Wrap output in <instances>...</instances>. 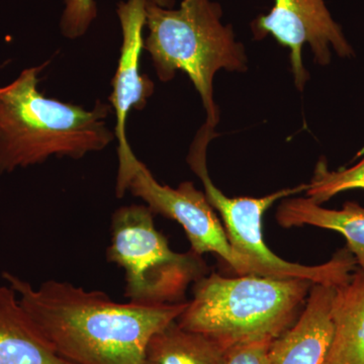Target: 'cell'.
<instances>
[{
	"instance_id": "cell-1",
	"label": "cell",
	"mask_w": 364,
	"mask_h": 364,
	"mask_svg": "<svg viewBox=\"0 0 364 364\" xmlns=\"http://www.w3.org/2000/svg\"><path fill=\"white\" fill-rule=\"evenodd\" d=\"M2 279L54 351L74 364H144L150 339L188 306L117 303L69 282L48 280L35 287L13 273Z\"/></svg>"
},
{
	"instance_id": "cell-2",
	"label": "cell",
	"mask_w": 364,
	"mask_h": 364,
	"mask_svg": "<svg viewBox=\"0 0 364 364\" xmlns=\"http://www.w3.org/2000/svg\"><path fill=\"white\" fill-rule=\"evenodd\" d=\"M46 66L25 69L0 87V174L51 157L81 159L116 138L107 124L111 105L97 102L87 111L40 92L39 74Z\"/></svg>"
},
{
	"instance_id": "cell-3",
	"label": "cell",
	"mask_w": 364,
	"mask_h": 364,
	"mask_svg": "<svg viewBox=\"0 0 364 364\" xmlns=\"http://www.w3.org/2000/svg\"><path fill=\"white\" fill-rule=\"evenodd\" d=\"M314 286L309 280L213 273L196 282L193 298L177 324L198 333L225 351L234 345L275 340L294 324Z\"/></svg>"
},
{
	"instance_id": "cell-4",
	"label": "cell",
	"mask_w": 364,
	"mask_h": 364,
	"mask_svg": "<svg viewBox=\"0 0 364 364\" xmlns=\"http://www.w3.org/2000/svg\"><path fill=\"white\" fill-rule=\"evenodd\" d=\"M222 9L212 0H182L179 9H167L147 0V38L144 50L150 54L158 78L172 80L176 71L191 79L202 98L207 122L217 126L220 112L214 100V77L221 69L245 70L244 47L232 26L222 23Z\"/></svg>"
},
{
	"instance_id": "cell-5",
	"label": "cell",
	"mask_w": 364,
	"mask_h": 364,
	"mask_svg": "<svg viewBox=\"0 0 364 364\" xmlns=\"http://www.w3.org/2000/svg\"><path fill=\"white\" fill-rule=\"evenodd\" d=\"M205 123L196 134L188 156V164L200 177L205 195L221 215L230 245L253 267L255 275L275 279L309 280L314 284L343 286L355 272L358 263L347 248L337 251L324 264L306 267L282 259L267 247L262 236L263 214L282 198L306 191V184L282 189L263 198H229L213 183L207 167V149L217 136Z\"/></svg>"
},
{
	"instance_id": "cell-6",
	"label": "cell",
	"mask_w": 364,
	"mask_h": 364,
	"mask_svg": "<svg viewBox=\"0 0 364 364\" xmlns=\"http://www.w3.org/2000/svg\"><path fill=\"white\" fill-rule=\"evenodd\" d=\"M202 256L177 253L156 229L146 205L117 210L112 218L107 258L124 270V296L143 305L183 303L189 284L203 277Z\"/></svg>"
},
{
	"instance_id": "cell-7",
	"label": "cell",
	"mask_w": 364,
	"mask_h": 364,
	"mask_svg": "<svg viewBox=\"0 0 364 364\" xmlns=\"http://www.w3.org/2000/svg\"><path fill=\"white\" fill-rule=\"evenodd\" d=\"M127 191L147 203L151 212L178 223L191 242V251L198 255L217 254L239 275H255L250 263L230 245L207 196L191 182H182L177 188L162 186L131 151L119 156L117 196L122 198Z\"/></svg>"
},
{
	"instance_id": "cell-8",
	"label": "cell",
	"mask_w": 364,
	"mask_h": 364,
	"mask_svg": "<svg viewBox=\"0 0 364 364\" xmlns=\"http://www.w3.org/2000/svg\"><path fill=\"white\" fill-rule=\"evenodd\" d=\"M253 31L258 39L272 35L289 50L299 90H303L309 78L303 63L304 45H310L315 61L322 66L331 61V50L342 58L354 54L325 0H274L269 13L254 21Z\"/></svg>"
},
{
	"instance_id": "cell-9",
	"label": "cell",
	"mask_w": 364,
	"mask_h": 364,
	"mask_svg": "<svg viewBox=\"0 0 364 364\" xmlns=\"http://www.w3.org/2000/svg\"><path fill=\"white\" fill-rule=\"evenodd\" d=\"M147 0L119 2L117 13L121 23L123 42L116 74L112 78L109 102L116 114L114 135L119 146L117 155L130 152L126 124L132 109H143L154 92V83L140 73L141 53L144 49L143 30L146 26Z\"/></svg>"
},
{
	"instance_id": "cell-10",
	"label": "cell",
	"mask_w": 364,
	"mask_h": 364,
	"mask_svg": "<svg viewBox=\"0 0 364 364\" xmlns=\"http://www.w3.org/2000/svg\"><path fill=\"white\" fill-rule=\"evenodd\" d=\"M336 287L314 284L299 318L273 341L272 364H322L333 333L331 311Z\"/></svg>"
},
{
	"instance_id": "cell-11",
	"label": "cell",
	"mask_w": 364,
	"mask_h": 364,
	"mask_svg": "<svg viewBox=\"0 0 364 364\" xmlns=\"http://www.w3.org/2000/svg\"><path fill=\"white\" fill-rule=\"evenodd\" d=\"M0 364H74L54 351L7 284L0 286Z\"/></svg>"
},
{
	"instance_id": "cell-12",
	"label": "cell",
	"mask_w": 364,
	"mask_h": 364,
	"mask_svg": "<svg viewBox=\"0 0 364 364\" xmlns=\"http://www.w3.org/2000/svg\"><path fill=\"white\" fill-rule=\"evenodd\" d=\"M331 317L333 333L322 364H364V272L336 287Z\"/></svg>"
},
{
	"instance_id": "cell-13",
	"label": "cell",
	"mask_w": 364,
	"mask_h": 364,
	"mask_svg": "<svg viewBox=\"0 0 364 364\" xmlns=\"http://www.w3.org/2000/svg\"><path fill=\"white\" fill-rule=\"evenodd\" d=\"M277 220L284 228L308 225L339 232L364 272V208L358 203L347 202L341 210H329L309 198H289L277 208Z\"/></svg>"
},
{
	"instance_id": "cell-14",
	"label": "cell",
	"mask_w": 364,
	"mask_h": 364,
	"mask_svg": "<svg viewBox=\"0 0 364 364\" xmlns=\"http://www.w3.org/2000/svg\"><path fill=\"white\" fill-rule=\"evenodd\" d=\"M144 364H225V350L174 321L150 339Z\"/></svg>"
},
{
	"instance_id": "cell-15",
	"label": "cell",
	"mask_w": 364,
	"mask_h": 364,
	"mask_svg": "<svg viewBox=\"0 0 364 364\" xmlns=\"http://www.w3.org/2000/svg\"><path fill=\"white\" fill-rule=\"evenodd\" d=\"M351 189H364V157L358 164L338 170H330L327 161L321 159L316 165L312 181L306 184V196L322 205L335 196Z\"/></svg>"
},
{
	"instance_id": "cell-16",
	"label": "cell",
	"mask_w": 364,
	"mask_h": 364,
	"mask_svg": "<svg viewBox=\"0 0 364 364\" xmlns=\"http://www.w3.org/2000/svg\"><path fill=\"white\" fill-rule=\"evenodd\" d=\"M162 7L171 9L174 0H151ZM97 6L95 0H64V9L60 21L62 35L70 40L82 37L97 18Z\"/></svg>"
},
{
	"instance_id": "cell-17",
	"label": "cell",
	"mask_w": 364,
	"mask_h": 364,
	"mask_svg": "<svg viewBox=\"0 0 364 364\" xmlns=\"http://www.w3.org/2000/svg\"><path fill=\"white\" fill-rule=\"evenodd\" d=\"M273 341L262 339L234 345L225 351V364H272Z\"/></svg>"
}]
</instances>
